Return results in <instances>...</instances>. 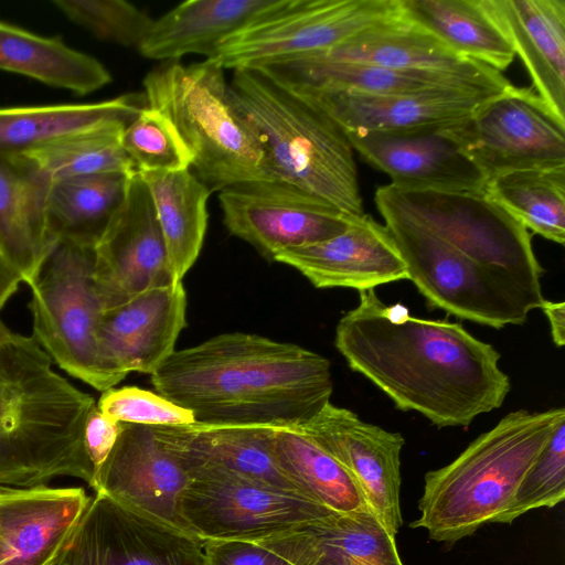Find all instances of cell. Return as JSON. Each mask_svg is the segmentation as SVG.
I'll return each instance as SVG.
<instances>
[{"label":"cell","mask_w":565,"mask_h":565,"mask_svg":"<svg viewBox=\"0 0 565 565\" xmlns=\"http://www.w3.org/2000/svg\"><path fill=\"white\" fill-rule=\"evenodd\" d=\"M50 182L0 156V256L28 286L57 243L46 217Z\"/></svg>","instance_id":"cell-28"},{"label":"cell","mask_w":565,"mask_h":565,"mask_svg":"<svg viewBox=\"0 0 565 565\" xmlns=\"http://www.w3.org/2000/svg\"><path fill=\"white\" fill-rule=\"evenodd\" d=\"M273 260L296 268L316 288L362 291L408 279L391 233L365 213L358 215L345 232L319 243L282 249Z\"/></svg>","instance_id":"cell-20"},{"label":"cell","mask_w":565,"mask_h":565,"mask_svg":"<svg viewBox=\"0 0 565 565\" xmlns=\"http://www.w3.org/2000/svg\"><path fill=\"white\" fill-rule=\"evenodd\" d=\"M53 4L94 36L124 46L139 47L153 22L124 0H54Z\"/></svg>","instance_id":"cell-39"},{"label":"cell","mask_w":565,"mask_h":565,"mask_svg":"<svg viewBox=\"0 0 565 565\" xmlns=\"http://www.w3.org/2000/svg\"><path fill=\"white\" fill-rule=\"evenodd\" d=\"M332 457L355 481L369 508L396 536L401 513V451L405 439L362 420L354 412L328 403L295 427Z\"/></svg>","instance_id":"cell-16"},{"label":"cell","mask_w":565,"mask_h":565,"mask_svg":"<svg viewBox=\"0 0 565 565\" xmlns=\"http://www.w3.org/2000/svg\"><path fill=\"white\" fill-rule=\"evenodd\" d=\"M189 480L178 458L157 437L152 426L121 423L117 441L99 468L93 489L183 530L178 502Z\"/></svg>","instance_id":"cell-19"},{"label":"cell","mask_w":565,"mask_h":565,"mask_svg":"<svg viewBox=\"0 0 565 565\" xmlns=\"http://www.w3.org/2000/svg\"><path fill=\"white\" fill-rule=\"evenodd\" d=\"M527 70L533 89L565 121V0H480Z\"/></svg>","instance_id":"cell-26"},{"label":"cell","mask_w":565,"mask_h":565,"mask_svg":"<svg viewBox=\"0 0 565 565\" xmlns=\"http://www.w3.org/2000/svg\"><path fill=\"white\" fill-rule=\"evenodd\" d=\"M334 345L351 370L379 387L403 412L433 425L466 427L499 408L510 392L500 353L461 323L413 318L386 306L374 289L335 327Z\"/></svg>","instance_id":"cell-1"},{"label":"cell","mask_w":565,"mask_h":565,"mask_svg":"<svg viewBox=\"0 0 565 565\" xmlns=\"http://www.w3.org/2000/svg\"><path fill=\"white\" fill-rule=\"evenodd\" d=\"M289 90V89H288ZM330 116L344 131L398 130L455 122L495 95L439 89L409 95L347 90H290Z\"/></svg>","instance_id":"cell-25"},{"label":"cell","mask_w":565,"mask_h":565,"mask_svg":"<svg viewBox=\"0 0 565 565\" xmlns=\"http://www.w3.org/2000/svg\"><path fill=\"white\" fill-rule=\"evenodd\" d=\"M20 282L15 270L0 257V310L19 289Z\"/></svg>","instance_id":"cell-45"},{"label":"cell","mask_w":565,"mask_h":565,"mask_svg":"<svg viewBox=\"0 0 565 565\" xmlns=\"http://www.w3.org/2000/svg\"><path fill=\"white\" fill-rule=\"evenodd\" d=\"M146 106L143 93H129L88 104L0 107V156H21L106 122L128 125Z\"/></svg>","instance_id":"cell-30"},{"label":"cell","mask_w":565,"mask_h":565,"mask_svg":"<svg viewBox=\"0 0 565 565\" xmlns=\"http://www.w3.org/2000/svg\"><path fill=\"white\" fill-rule=\"evenodd\" d=\"M0 71L20 74L52 87L87 95L111 82L94 56L63 40L0 21Z\"/></svg>","instance_id":"cell-31"},{"label":"cell","mask_w":565,"mask_h":565,"mask_svg":"<svg viewBox=\"0 0 565 565\" xmlns=\"http://www.w3.org/2000/svg\"><path fill=\"white\" fill-rule=\"evenodd\" d=\"M120 428L121 423L104 415L97 408V405L88 414L84 427L83 443L87 458L95 471V479L99 468L113 450Z\"/></svg>","instance_id":"cell-43"},{"label":"cell","mask_w":565,"mask_h":565,"mask_svg":"<svg viewBox=\"0 0 565 565\" xmlns=\"http://www.w3.org/2000/svg\"><path fill=\"white\" fill-rule=\"evenodd\" d=\"M178 502L183 530L205 541L257 542L330 513L295 493L213 468L189 473Z\"/></svg>","instance_id":"cell-10"},{"label":"cell","mask_w":565,"mask_h":565,"mask_svg":"<svg viewBox=\"0 0 565 565\" xmlns=\"http://www.w3.org/2000/svg\"><path fill=\"white\" fill-rule=\"evenodd\" d=\"M94 246L57 241L29 285L32 337L68 375L104 392L126 375L105 360L98 340L104 306L94 280Z\"/></svg>","instance_id":"cell-8"},{"label":"cell","mask_w":565,"mask_h":565,"mask_svg":"<svg viewBox=\"0 0 565 565\" xmlns=\"http://www.w3.org/2000/svg\"><path fill=\"white\" fill-rule=\"evenodd\" d=\"M448 124L344 132L352 149L401 191L483 193L486 175L446 135Z\"/></svg>","instance_id":"cell-17"},{"label":"cell","mask_w":565,"mask_h":565,"mask_svg":"<svg viewBox=\"0 0 565 565\" xmlns=\"http://www.w3.org/2000/svg\"><path fill=\"white\" fill-rule=\"evenodd\" d=\"M271 448L279 467L312 501L339 512L371 510L350 475L299 429L274 427Z\"/></svg>","instance_id":"cell-35"},{"label":"cell","mask_w":565,"mask_h":565,"mask_svg":"<svg viewBox=\"0 0 565 565\" xmlns=\"http://www.w3.org/2000/svg\"><path fill=\"white\" fill-rule=\"evenodd\" d=\"M445 132L487 180L525 169L565 167V121L533 87L511 84Z\"/></svg>","instance_id":"cell-11"},{"label":"cell","mask_w":565,"mask_h":565,"mask_svg":"<svg viewBox=\"0 0 565 565\" xmlns=\"http://www.w3.org/2000/svg\"><path fill=\"white\" fill-rule=\"evenodd\" d=\"M209 565H289L260 545L247 541H206Z\"/></svg>","instance_id":"cell-42"},{"label":"cell","mask_w":565,"mask_h":565,"mask_svg":"<svg viewBox=\"0 0 565 565\" xmlns=\"http://www.w3.org/2000/svg\"><path fill=\"white\" fill-rule=\"evenodd\" d=\"M96 405L104 415L119 423L167 426L195 422L190 411L157 392L137 386L108 388L102 392Z\"/></svg>","instance_id":"cell-41"},{"label":"cell","mask_w":565,"mask_h":565,"mask_svg":"<svg viewBox=\"0 0 565 565\" xmlns=\"http://www.w3.org/2000/svg\"><path fill=\"white\" fill-rule=\"evenodd\" d=\"M375 195L471 258L541 286L544 268L534 254L530 232L484 192L401 191L387 184Z\"/></svg>","instance_id":"cell-12"},{"label":"cell","mask_w":565,"mask_h":565,"mask_svg":"<svg viewBox=\"0 0 565 565\" xmlns=\"http://www.w3.org/2000/svg\"><path fill=\"white\" fill-rule=\"evenodd\" d=\"M205 543L95 493L49 565H209Z\"/></svg>","instance_id":"cell-13"},{"label":"cell","mask_w":565,"mask_h":565,"mask_svg":"<svg viewBox=\"0 0 565 565\" xmlns=\"http://www.w3.org/2000/svg\"><path fill=\"white\" fill-rule=\"evenodd\" d=\"M218 201L227 231L271 260L282 249L319 243L345 232L358 216L280 180L225 188L220 191Z\"/></svg>","instance_id":"cell-14"},{"label":"cell","mask_w":565,"mask_h":565,"mask_svg":"<svg viewBox=\"0 0 565 565\" xmlns=\"http://www.w3.org/2000/svg\"><path fill=\"white\" fill-rule=\"evenodd\" d=\"M565 423V408L507 414L449 465L425 475L419 516L409 526L455 543L508 509L525 472Z\"/></svg>","instance_id":"cell-4"},{"label":"cell","mask_w":565,"mask_h":565,"mask_svg":"<svg viewBox=\"0 0 565 565\" xmlns=\"http://www.w3.org/2000/svg\"><path fill=\"white\" fill-rule=\"evenodd\" d=\"M150 376L158 394L209 425L299 427L333 392L327 358L243 332L175 350Z\"/></svg>","instance_id":"cell-2"},{"label":"cell","mask_w":565,"mask_h":565,"mask_svg":"<svg viewBox=\"0 0 565 565\" xmlns=\"http://www.w3.org/2000/svg\"><path fill=\"white\" fill-rule=\"evenodd\" d=\"M121 145L139 173L191 169L192 156L173 124L148 105L125 127Z\"/></svg>","instance_id":"cell-38"},{"label":"cell","mask_w":565,"mask_h":565,"mask_svg":"<svg viewBox=\"0 0 565 565\" xmlns=\"http://www.w3.org/2000/svg\"><path fill=\"white\" fill-rule=\"evenodd\" d=\"M256 70L289 90H347L375 95H409L450 89L498 95L510 83L502 73L488 75L429 70H399L377 64L303 55Z\"/></svg>","instance_id":"cell-18"},{"label":"cell","mask_w":565,"mask_h":565,"mask_svg":"<svg viewBox=\"0 0 565 565\" xmlns=\"http://www.w3.org/2000/svg\"><path fill=\"white\" fill-rule=\"evenodd\" d=\"M94 252V280L104 309L175 282L149 190L138 172L129 175L125 198Z\"/></svg>","instance_id":"cell-15"},{"label":"cell","mask_w":565,"mask_h":565,"mask_svg":"<svg viewBox=\"0 0 565 565\" xmlns=\"http://www.w3.org/2000/svg\"><path fill=\"white\" fill-rule=\"evenodd\" d=\"M484 194L527 231L565 243V167L525 169L489 179Z\"/></svg>","instance_id":"cell-36"},{"label":"cell","mask_w":565,"mask_h":565,"mask_svg":"<svg viewBox=\"0 0 565 565\" xmlns=\"http://www.w3.org/2000/svg\"><path fill=\"white\" fill-rule=\"evenodd\" d=\"M186 294L182 281L151 288L104 309L98 340L107 363L128 375H151L174 351L184 329Z\"/></svg>","instance_id":"cell-21"},{"label":"cell","mask_w":565,"mask_h":565,"mask_svg":"<svg viewBox=\"0 0 565 565\" xmlns=\"http://www.w3.org/2000/svg\"><path fill=\"white\" fill-rule=\"evenodd\" d=\"M398 9L399 0H275L207 60L235 71L324 52Z\"/></svg>","instance_id":"cell-9"},{"label":"cell","mask_w":565,"mask_h":565,"mask_svg":"<svg viewBox=\"0 0 565 565\" xmlns=\"http://www.w3.org/2000/svg\"><path fill=\"white\" fill-rule=\"evenodd\" d=\"M234 100L258 131L276 180L363 214L353 149L323 110L258 70L233 71Z\"/></svg>","instance_id":"cell-6"},{"label":"cell","mask_w":565,"mask_h":565,"mask_svg":"<svg viewBox=\"0 0 565 565\" xmlns=\"http://www.w3.org/2000/svg\"><path fill=\"white\" fill-rule=\"evenodd\" d=\"M275 0H189L153 20L138 47L157 61L189 54L210 58L218 45L269 8Z\"/></svg>","instance_id":"cell-29"},{"label":"cell","mask_w":565,"mask_h":565,"mask_svg":"<svg viewBox=\"0 0 565 565\" xmlns=\"http://www.w3.org/2000/svg\"><path fill=\"white\" fill-rule=\"evenodd\" d=\"M541 309L550 321L553 342L562 348L565 343V302L544 300Z\"/></svg>","instance_id":"cell-44"},{"label":"cell","mask_w":565,"mask_h":565,"mask_svg":"<svg viewBox=\"0 0 565 565\" xmlns=\"http://www.w3.org/2000/svg\"><path fill=\"white\" fill-rule=\"evenodd\" d=\"M95 406L92 395L53 369L32 335L13 332L0 319V486L74 477L94 488L83 435Z\"/></svg>","instance_id":"cell-3"},{"label":"cell","mask_w":565,"mask_h":565,"mask_svg":"<svg viewBox=\"0 0 565 565\" xmlns=\"http://www.w3.org/2000/svg\"><path fill=\"white\" fill-rule=\"evenodd\" d=\"M253 543L289 565H404L395 536L372 510L331 511Z\"/></svg>","instance_id":"cell-24"},{"label":"cell","mask_w":565,"mask_h":565,"mask_svg":"<svg viewBox=\"0 0 565 565\" xmlns=\"http://www.w3.org/2000/svg\"><path fill=\"white\" fill-rule=\"evenodd\" d=\"M127 124L106 122L36 150L11 157L42 179L104 174H132L137 170L121 145Z\"/></svg>","instance_id":"cell-37"},{"label":"cell","mask_w":565,"mask_h":565,"mask_svg":"<svg viewBox=\"0 0 565 565\" xmlns=\"http://www.w3.org/2000/svg\"><path fill=\"white\" fill-rule=\"evenodd\" d=\"M402 13L459 55L500 73L515 52L480 0H399Z\"/></svg>","instance_id":"cell-33"},{"label":"cell","mask_w":565,"mask_h":565,"mask_svg":"<svg viewBox=\"0 0 565 565\" xmlns=\"http://www.w3.org/2000/svg\"><path fill=\"white\" fill-rule=\"evenodd\" d=\"M152 428L188 477L192 470L213 468L309 499L276 461L271 448L274 427L194 422Z\"/></svg>","instance_id":"cell-23"},{"label":"cell","mask_w":565,"mask_h":565,"mask_svg":"<svg viewBox=\"0 0 565 565\" xmlns=\"http://www.w3.org/2000/svg\"><path fill=\"white\" fill-rule=\"evenodd\" d=\"M328 60L356 61L399 70H429L476 75L498 71L463 57L428 30L408 20L401 7L393 15L353 34L324 52Z\"/></svg>","instance_id":"cell-27"},{"label":"cell","mask_w":565,"mask_h":565,"mask_svg":"<svg viewBox=\"0 0 565 565\" xmlns=\"http://www.w3.org/2000/svg\"><path fill=\"white\" fill-rule=\"evenodd\" d=\"M565 498V423L561 424L519 483L497 523H511L537 508H553Z\"/></svg>","instance_id":"cell-40"},{"label":"cell","mask_w":565,"mask_h":565,"mask_svg":"<svg viewBox=\"0 0 565 565\" xmlns=\"http://www.w3.org/2000/svg\"><path fill=\"white\" fill-rule=\"evenodd\" d=\"M412 280L431 309L501 329L523 324L544 302L541 286L480 263L375 195Z\"/></svg>","instance_id":"cell-7"},{"label":"cell","mask_w":565,"mask_h":565,"mask_svg":"<svg viewBox=\"0 0 565 565\" xmlns=\"http://www.w3.org/2000/svg\"><path fill=\"white\" fill-rule=\"evenodd\" d=\"M139 174L149 190L174 280L182 281L200 255L212 192L191 169Z\"/></svg>","instance_id":"cell-32"},{"label":"cell","mask_w":565,"mask_h":565,"mask_svg":"<svg viewBox=\"0 0 565 565\" xmlns=\"http://www.w3.org/2000/svg\"><path fill=\"white\" fill-rule=\"evenodd\" d=\"M129 175L104 173L50 182L46 217L54 239L95 246L125 198Z\"/></svg>","instance_id":"cell-34"},{"label":"cell","mask_w":565,"mask_h":565,"mask_svg":"<svg viewBox=\"0 0 565 565\" xmlns=\"http://www.w3.org/2000/svg\"><path fill=\"white\" fill-rule=\"evenodd\" d=\"M1 257V256H0Z\"/></svg>","instance_id":"cell-46"},{"label":"cell","mask_w":565,"mask_h":565,"mask_svg":"<svg viewBox=\"0 0 565 565\" xmlns=\"http://www.w3.org/2000/svg\"><path fill=\"white\" fill-rule=\"evenodd\" d=\"M90 501L83 488L0 486V565H49Z\"/></svg>","instance_id":"cell-22"},{"label":"cell","mask_w":565,"mask_h":565,"mask_svg":"<svg viewBox=\"0 0 565 565\" xmlns=\"http://www.w3.org/2000/svg\"><path fill=\"white\" fill-rule=\"evenodd\" d=\"M147 105L167 116L210 190L276 180L262 138L233 98L224 68L205 58L161 62L143 78Z\"/></svg>","instance_id":"cell-5"}]
</instances>
